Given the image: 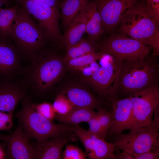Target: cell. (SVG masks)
I'll list each match as a JSON object with an SVG mask.
<instances>
[{
	"instance_id": "cell-1",
	"label": "cell",
	"mask_w": 159,
	"mask_h": 159,
	"mask_svg": "<svg viewBox=\"0 0 159 159\" xmlns=\"http://www.w3.org/2000/svg\"><path fill=\"white\" fill-rule=\"evenodd\" d=\"M159 21L143 2L137 3L126 12L120 23L122 34L150 46L153 55L159 53Z\"/></svg>"
},
{
	"instance_id": "cell-2",
	"label": "cell",
	"mask_w": 159,
	"mask_h": 159,
	"mask_svg": "<svg viewBox=\"0 0 159 159\" xmlns=\"http://www.w3.org/2000/svg\"><path fill=\"white\" fill-rule=\"evenodd\" d=\"M7 37L21 54L30 59L42 49L48 39L44 31L22 6L18 7Z\"/></svg>"
},
{
	"instance_id": "cell-3",
	"label": "cell",
	"mask_w": 159,
	"mask_h": 159,
	"mask_svg": "<svg viewBox=\"0 0 159 159\" xmlns=\"http://www.w3.org/2000/svg\"><path fill=\"white\" fill-rule=\"evenodd\" d=\"M63 58L42 49L39 51L31 58V63L26 70L28 85L37 93L49 90L63 74Z\"/></svg>"
},
{
	"instance_id": "cell-4",
	"label": "cell",
	"mask_w": 159,
	"mask_h": 159,
	"mask_svg": "<svg viewBox=\"0 0 159 159\" xmlns=\"http://www.w3.org/2000/svg\"><path fill=\"white\" fill-rule=\"evenodd\" d=\"M158 74V68L151 59L123 61L117 82V98L119 94L129 97L157 83Z\"/></svg>"
},
{
	"instance_id": "cell-5",
	"label": "cell",
	"mask_w": 159,
	"mask_h": 159,
	"mask_svg": "<svg viewBox=\"0 0 159 159\" xmlns=\"http://www.w3.org/2000/svg\"><path fill=\"white\" fill-rule=\"evenodd\" d=\"M32 103L26 96L22 100L21 109L15 116L29 139L42 141L73 132V125L53 123L37 112Z\"/></svg>"
},
{
	"instance_id": "cell-6",
	"label": "cell",
	"mask_w": 159,
	"mask_h": 159,
	"mask_svg": "<svg viewBox=\"0 0 159 159\" xmlns=\"http://www.w3.org/2000/svg\"><path fill=\"white\" fill-rule=\"evenodd\" d=\"M130 130L113 136L112 143L116 150L126 151L133 157L159 148V108L148 125Z\"/></svg>"
},
{
	"instance_id": "cell-7",
	"label": "cell",
	"mask_w": 159,
	"mask_h": 159,
	"mask_svg": "<svg viewBox=\"0 0 159 159\" xmlns=\"http://www.w3.org/2000/svg\"><path fill=\"white\" fill-rule=\"evenodd\" d=\"M123 62L120 59L109 55L105 62L90 75L84 77V82L111 102L117 98V84Z\"/></svg>"
},
{
	"instance_id": "cell-8",
	"label": "cell",
	"mask_w": 159,
	"mask_h": 159,
	"mask_svg": "<svg viewBox=\"0 0 159 159\" xmlns=\"http://www.w3.org/2000/svg\"><path fill=\"white\" fill-rule=\"evenodd\" d=\"M99 44V51L123 61L143 59L149 54L146 46L122 34H113Z\"/></svg>"
},
{
	"instance_id": "cell-9",
	"label": "cell",
	"mask_w": 159,
	"mask_h": 159,
	"mask_svg": "<svg viewBox=\"0 0 159 159\" xmlns=\"http://www.w3.org/2000/svg\"><path fill=\"white\" fill-rule=\"evenodd\" d=\"M132 104V121L129 130L147 126L151 122L159 107V88L156 83L129 96Z\"/></svg>"
},
{
	"instance_id": "cell-10",
	"label": "cell",
	"mask_w": 159,
	"mask_h": 159,
	"mask_svg": "<svg viewBox=\"0 0 159 159\" xmlns=\"http://www.w3.org/2000/svg\"><path fill=\"white\" fill-rule=\"evenodd\" d=\"M21 6L38 22L48 39L56 44H62V36L59 26V10L31 0H18Z\"/></svg>"
},
{
	"instance_id": "cell-11",
	"label": "cell",
	"mask_w": 159,
	"mask_h": 159,
	"mask_svg": "<svg viewBox=\"0 0 159 159\" xmlns=\"http://www.w3.org/2000/svg\"><path fill=\"white\" fill-rule=\"evenodd\" d=\"M101 17L104 32H110L120 23L137 0H93Z\"/></svg>"
},
{
	"instance_id": "cell-12",
	"label": "cell",
	"mask_w": 159,
	"mask_h": 159,
	"mask_svg": "<svg viewBox=\"0 0 159 159\" xmlns=\"http://www.w3.org/2000/svg\"><path fill=\"white\" fill-rule=\"evenodd\" d=\"M73 126V132L83 144L90 159H114L116 149L113 143L106 141L79 125Z\"/></svg>"
},
{
	"instance_id": "cell-13",
	"label": "cell",
	"mask_w": 159,
	"mask_h": 159,
	"mask_svg": "<svg viewBox=\"0 0 159 159\" xmlns=\"http://www.w3.org/2000/svg\"><path fill=\"white\" fill-rule=\"evenodd\" d=\"M111 103L112 122L107 135L114 136L129 129L132 121V104L129 97L116 98Z\"/></svg>"
},
{
	"instance_id": "cell-14",
	"label": "cell",
	"mask_w": 159,
	"mask_h": 159,
	"mask_svg": "<svg viewBox=\"0 0 159 159\" xmlns=\"http://www.w3.org/2000/svg\"><path fill=\"white\" fill-rule=\"evenodd\" d=\"M10 79L0 77V111L13 115L19 102L27 96L26 91L22 85Z\"/></svg>"
},
{
	"instance_id": "cell-15",
	"label": "cell",
	"mask_w": 159,
	"mask_h": 159,
	"mask_svg": "<svg viewBox=\"0 0 159 159\" xmlns=\"http://www.w3.org/2000/svg\"><path fill=\"white\" fill-rule=\"evenodd\" d=\"M29 139L23 132L21 125H18L14 132L7 135L6 157L11 159H34L33 147Z\"/></svg>"
},
{
	"instance_id": "cell-16",
	"label": "cell",
	"mask_w": 159,
	"mask_h": 159,
	"mask_svg": "<svg viewBox=\"0 0 159 159\" xmlns=\"http://www.w3.org/2000/svg\"><path fill=\"white\" fill-rule=\"evenodd\" d=\"M20 54L8 37L0 36V77L11 78L20 70Z\"/></svg>"
},
{
	"instance_id": "cell-17",
	"label": "cell",
	"mask_w": 159,
	"mask_h": 159,
	"mask_svg": "<svg viewBox=\"0 0 159 159\" xmlns=\"http://www.w3.org/2000/svg\"><path fill=\"white\" fill-rule=\"evenodd\" d=\"M68 135L42 141L36 140L31 143L34 159H62V149L69 141Z\"/></svg>"
},
{
	"instance_id": "cell-18",
	"label": "cell",
	"mask_w": 159,
	"mask_h": 159,
	"mask_svg": "<svg viewBox=\"0 0 159 159\" xmlns=\"http://www.w3.org/2000/svg\"><path fill=\"white\" fill-rule=\"evenodd\" d=\"M74 108L94 110L100 107L99 101L88 90L79 86L67 87L64 94Z\"/></svg>"
},
{
	"instance_id": "cell-19",
	"label": "cell",
	"mask_w": 159,
	"mask_h": 159,
	"mask_svg": "<svg viewBox=\"0 0 159 159\" xmlns=\"http://www.w3.org/2000/svg\"><path fill=\"white\" fill-rule=\"evenodd\" d=\"M85 5L74 18L62 36V44L66 49L79 42L85 33L86 18Z\"/></svg>"
},
{
	"instance_id": "cell-20",
	"label": "cell",
	"mask_w": 159,
	"mask_h": 159,
	"mask_svg": "<svg viewBox=\"0 0 159 159\" xmlns=\"http://www.w3.org/2000/svg\"><path fill=\"white\" fill-rule=\"evenodd\" d=\"M86 18L85 33L87 39L97 42L104 33L101 17L93 0H90L85 5Z\"/></svg>"
},
{
	"instance_id": "cell-21",
	"label": "cell",
	"mask_w": 159,
	"mask_h": 159,
	"mask_svg": "<svg viewBox=\"0 0 159 159\" xmlns=\"http://www.w3.org/2000/svg\"><path fill=\"white\" fill-rule=\"evenodd\" d=\"M94 110L86 108H74L66 114H56L54 119L61 123L76 125L82 122H87L95 114L96 112Z\"/></svg>"
},
{
	"instance_id": "cell-22",
	"label": "cell",
	"mask_w": 159,
	"mask_h": 159,
	"mask_svg": "<svg viewBox=\"0 0 159 159\" xmlns=\"http://www.w3.org/2000/svg\"><path fill=\"white\" fill-rule=\"evenodd\" d=\"M90 0H62L59 3L63 27L67 29L72 20Z\"/></svg>"
},
{
	"instance_id": "cell-23",
	"label": "cell",
	"mask_w": 159,
	"mask_h": 159,
	"mask_svg": "<svg viewBox=\"0 0 159 159\" xmlns=\"http://www.w3.org/2000/svg\"><path fill=\"white\" fill-rule=\"evenodd\" d=\"M63 60L64 64L70 59L99 50V44L88 39L82 38L77 43L66 49Z\"/></svg>"
},
{
	"instance_id": "cell-24",
	"label": "cell",
	"mask_w": 159,
	"mask_h": 159,
	"mask_svg": "<svg viewBox=\"0 0 159 159\" xmlns=\"http://www.w3.org/2000/svg\"><path fill=\"white\" fill-rule=\"evenodd\" d=\"M103 54L100 51L87 54L69 60L65 63V65L71 71L80 70L100 59Z\"/></svg>"
},
{
	"instance_id": "cell-25",
	"label": "cell",
	"mask_w": 159,
	"mask_h": 159,
	"mask_svg": "<svg viewBox=\"0 0 159 159\" xmlns=\"http://www.w3.org/2000/svg\"><path fill=\"white\" fill-rule=\"evenodd\" d=\"M18 6L0 10V36L7 37L11 26L16 16Z\"/></svg>"
},
{
	"instance_id": "cell-26",
	"label": "cell",
	"mask_w": 159,
	"mask_h": 159,
	"mask_svg": "<svg viewBox=\"0 0 159 159\" xmlns=\"http://www.w3.org/2000/svg\"><path fill=\"white\" fill-rule=\"evenodd\" d=\"M56 114H67L74 107L66 96L62 93L58 94L52 105Z\"/></svg>"
},
{
	"instance_id": "cell-27",
	"label": "cell",
	"mask_w": 159,
	"mask_h": 159,
	"mask_svg": "<svg viewBox=\"0 0 159 159\" xmlns=\"http://www.w3.org/2000/svg\"><path fill=\"white\" fill-rule=\"evenodd\" d=\"M97 111L98 120L101 126L103 133L106 138L108 131L111 127L112 117L111 111L100 107Z\"/></svg>"
},
{
	"instance_id": "cell-28",
	"label": "cell",
	"mask_w": 159,
	"mask_h": 159,
	"mask_svg": "<svg viewBox=\"0 0 159 159\" xmlns=\"http://www.w3.org/2000/svg\"><path fill=\"white\" fill-rule=\"evenodd\" d=\"M32 105L35 110L44 118L51 121L54 119L56 113L52 105L44 102L38 104L32 103Z\"/></svg>"
},
{
	"instance_id": "cell-29",
	"label": "cell",
	"mask_w": 159,
	"mask_h": 159,
	"mask_svg": "<svg viewBox=\"0 0 159 159\" xmlns=\"http://www.w3.org/2000/svg\"><path fill=\"white\" fill-rule=\"evenodd\" d=\"M64 159H85L87 155L77 146L73 145H67L62 154Z\"/></svg>"
},
{
	"instance_id": "cell-30",
	"label": "cell",
	"mask_w": 159,
	"mask_h": 159,
	"mask_svg": "<svg viewBox=\"0 0 159 159\" xmlns=\"http://www.w3.org/2000/svg\"><path fill=\"white\" fill-rule=\"evenodd\" d=\"M89 126L88 130L91 133L104 139L106 138L104 135L100 123L97 112L87 122Z\"/></svg>"
},
{
	"instance_id": "cell-31",
	"label": "cell",
	"mask_w": 159,
	"mask_h": 159,
	"mask_svg": "<svg viewBox=\"0 0 159 159\" xmlns=\"http://www.w3.org/2000/svg\"><path fill=\"white\" fill-rule=\"evenodd\" d=\"M13 115L0 111V131H8L13 125Z\"/></svg>"
},
{
	"instance_id": "cell-32",
	"label": "cell",
	"mask_w": 159,
	"mask_h": 159,
	"mask_svg": "<svg viewBox=\"0 0 159 159\" xmlns=\"http://www.w3.org/2000/svg\"><path fill=\"white\" fill-rule=\"evenodd\" d=\"M146 6L149 11L159 21V0H146Z\"/></svg>"
},
{
	"instance_id": "cell-33",
	"label": "cell",
	"mask_w": 159,
	"mask_h": 159,
	"mask_svg": "<svg viewBox=\"0 0 159 159\" xmlns=\"http://www.w3.org/2000/svg\"><path fill=\"white\" fill-rule=\"evenodd\" d=\"M134 159H158L159 158V148L133 156Z\"/></svg>"
},
{
	"instance_id": "cell-34",
	"label": "cell",
	"mask_w": 159,
	"mask_h": 159,
	"mask_svg": "<svg viewBox=\"0 0 159 159\" xmlns=\"http://www.w3.org/2000/svg\"><path fill=\"white\" fill-rule=\"evenodd\" d=\"M37 3L52 7L59 10V0H31Z\"/></svg>"
},
{
	"instance_id": "cell-35",
	"label": "cell",
	"mask_w": 159,
	"mask_h": 159,
	"mask_svg": "<svg viewBox=\"0 0 159 159\" xmlns=\"http://www.w3.org/2000/svg\"><path fill=\"white\" fill-rule=\"evenodd\" d=\"M114 159H134L132 155L127 152L123 151L115 153Z\"/></svg>"
},
{
	"instance_id": "cell-36",
	"label": "cell",
	"mask_w": 159,
	"mask_h": 159,
	"mask_svg": "<svg viewBox=\"0 0 159 159\" xmlns=\"http://www.w3.org/2000/svg\"><path fill=\"white\" fill-rule=\"evenodd\" d=\"M6 157V151L4 150L3 146L0 143V159H4Z\"/></svg>"
},
{
	"instance_id": "cell-37",
	"label": "cell",
	"mask_w": 159,
	"mask_h": 159,
	"mask_svg": "<svg viewBox=\"0 0 159 159\" xmlns=\"http://www.w3.org/2000/svg\"><path fill=\"white\" fill-rule=\"evenodd\" d=\"M9 0H0V10L3 8L2 7L8 3Z\"/></svg>"
},
{
	"instance_id": "cell-38",
	"label": "cell",
	"mask_w": 159,
	"mask_h": 159,
	"mask_svg": "<svg viewBox=\"0 0 159 159\" xmlns=\"http://www.w3.org/2000/svg\"><path fill=\"white\" fill-rule=\"evenodd\" d=\"M7 135H4L0 133V141L5 142Z\"/></svg>"
},
{
	"instance_id": "cell-39",
	"label": "cell",
	"mask_w": 159,
	"mask_h": 159,
	"mask_svg": "<svg viewBox=\"0 0 159 159\" xmlns=\"http://www.w3.org/2000/svg\"></svg>"
}]
</instances>
